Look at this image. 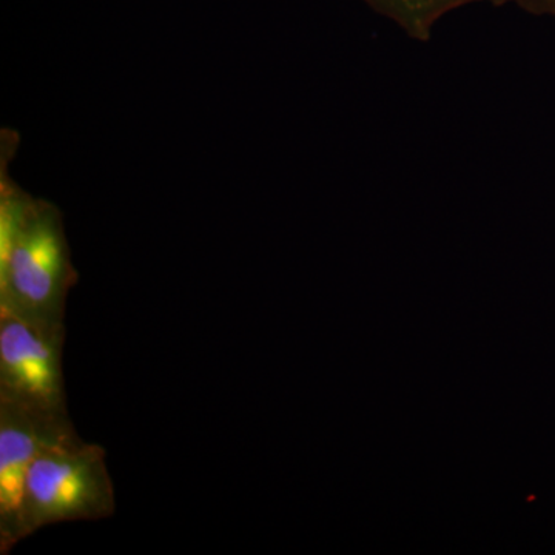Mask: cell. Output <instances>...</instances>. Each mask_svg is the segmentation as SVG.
Listing matches in <instances>:
<instances>
[{"instance_id": "3957f363", "label": "cell", "mask_w": 555, "mask_h": 555, "mask_svg": "<svg viewBox=\"0 0 555 555\" xmlns=\"http://www.w3.org/2000/svg\"><path fill=\"white\" fill-rule=\"evenodd\" d=\"M65 326L0 310V403L69 418L62 347Z\"/></svg>"}, {"instance_id": "6da1fadb", "label": "cell", "mask_w": 555, "mask_h": 555, "mask_svg": "<svg viewBox=\"0 0 555 555\" xmlns=\"http://www.w3.org/2000/svg\"><path fill=\"white\" fill-rule=\"evenodd\" d=\"M0 166V310L36 323L65 326L69 291L78 283L64 217L11 179L16 133L2 130Z\"/></svg>"}, {"instance_id": "8992f818", "label": "cell", "mask_w": 555, "mask_h": 555, "mask_svg": "<svg viewBox=\"0 0 555 555\" xmlns=\"http://www.w3.org/2000/svg\"><path fill=\"white\" fill-rule=\"evenodd\" d=\"M505 3H516L520 9L540 16L555 17V0H505Z\"/></svg>"}, {"instance_id": "5b68a950", "label": "cell", "mask_w": 555, "mask_h": 555, "mask_svg": "<svg viewBox=\"0 0 555 555\" xmlns=\"http://www.w3.org/2000/svg\"><path fill=\"white\" fill-rule=\"evenodd\" d=\"M379 16L393 22L409 38L427 42L438 24L465 7L476 3L506 5L505 0H361Z\"/></svg>"}, {"instance_id": "277c9868", "label": "cell", "mask_w": 555, "mask_h": 555, "mask_svg": "<svg viewBox=\"0 0 555 555\" xmlns=\"http://www.w3.org/2000/svg\"><path fill=\"white\" fill-rule=\"evenodd\" d=\"M73 433L69 418L0 403V554L21 542L22 503L33 462L43 448Z\"/></svg>"}, {"instance_id": "7a4b0ae2", "label": "cell", "mask_w": 555, "mask_h": 555, "mask_svg": "<svg viewBox=\"0 0 555 555\" xmlns=\"http://www.w3.org/2000/svg\"><path fill=\"white\" fill-rule=\"evenodd\" d=\"M116 513L107 454L78 434L54 441L36 456L21 511V540L46 526L102 520Z\"/></svg>"}]
</instances>
